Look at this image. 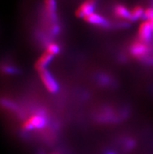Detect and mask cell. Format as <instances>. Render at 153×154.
<instances>
[{"label":"cell","mask_w":153,"mask_h":154,"mask_svg":"<svg viewBox=\"0 0 153 154\" xmlns=\"http://www.w3.org/2000/svg\"><path fill=\"white\" fill-rule=\"evenodd\" d=\"M145 10L142 6H137L130 11V19L131 20H137L141 17H144Z\"/></svg>","instance_id":"30bf717a"},{"label":"cell","mask_w":153,"mask_h":154,"mask_svg":"<svg viewBox=\"0 0 153 154\" xmlns=\"http://www.w3.org/2000/svg\"><path fill=\"white\" fill-rule=\"evenodd\" d=\"M87 23H91V24H94V25L101 26V27H106L109 25V23L105 19L102 15L96 14V13H92V14H89V15L86 16L83 18Z\"/></svg>","instance_id":"8992f818"},{"label":"cell","mask_w":153,"mask_h":154,"mask_svg":"<svg viewBox=\"0 0 153 154\" xmlns=\"http://www.w3.org/2000/svg\"><path fill=\"white\" fill-rule=\"evenodd\" d=\"M2 70H3L5 73H6V74H16V73H17V70L15 67H14V66H3Z\"/></svg>","instance_id":"4fadbf2b"},{"label":"cell","mask_w":153,"mask_h":154,"mask_svg":"<svg viewBox=\"0 0 153 154\" xmlns=\"http://www.w3.org/2000/svg\"><path fill=\"white\" fill-rule=\"evenodd\" d=\"M95 4H96L95 0H85L77 10L76 16L78 17L84 18L86 16L92 14L95 11Z\"/></svg>","instance_id":"277c9868"},{"label":"cell","mask_w":153,"mask_h":154,"mask_svg":"<svg viewBox=\"0 0 153 154\" xmlns=\"http://www.w3.org/2000/svg\"><path fill=\"white\" fill-rule=\"evenodd\" d=\"M144 18L147 20H151L153 19V8H147L145 10Z\"/></svg>","instance_id":"7c38bea8"},{"label":"cell","mask_w":153,"mask_h":154,"mask_svg":"<svg viewBox=\"0 0 153 154\" xmlns=\"http://www.w3.org/2000/svg\"><path fill=\"white\" fill-rule=\"evenodd\" d=\"M48 120L44 113H35L30 117L22 125V128L24 131H31L33 129H42L46 127Z\"/></svg>","instance_id":"6da1fadb"},{"label":"cell","mask_w":153,"mask_h":154,"mask_svg":"<svg viewBox=\"0 0 153 154\" xmlns=\"http://www.w3.org/2000/svg\"><path fill=\"white\" fill-rule=\"evenodd\" d=\"M114 13L118 17L124 19H130V11L126 6L123 5H117L114 8Z\"/></svg>","instance_id":"ba28073f"},{"label":"cell","mask_w":153,"mask_h":154,"mask_svg":"<svg viewBox=\"0 0 153 154\" xmlns=\"http://www.w3.org/2000/svg\"><path fill=\"white\" fill-rule=\"evenodd\" d=\"M153 34V28L149 20L142 22L139 27L138 36L141 41L144 42H148L151 40Z\"/></svg>","instance_id":"5b68a950"},{"label":"cell","mask_w":153,"mask_h":154,"mask_svg":"<svg viewBox=\"0 0 153 154\" xmlns=\"http://www.w3.org/2000/svg\"><path fill=\"white\" fill-rule=\"evenodd\" d=\"M40 78L44 84L46 89L51 93H56L59 91L60 86H59L58 82L52 76V74L49 72L47 69H44L41 71H40Z\"/></svg>","instance_id":"7a4b0ae2"},{"label":"cell","mask_w":153,"mask_h":154,"mask_svg":"<svg viewBox=\"0 0 153 154\" xmlns=\"http://www.w3.org/2000/svg\"><path fill=\"white\" fill-rule=\"evenodd\" d=\"M130 52L133 57L136 58H144L149 52V48L145 42L142 41L135 42L130 45Z\"/></svg>","instance_id":"3957f363"},{"label":"cell","mask_w":153,"mask_h":154,"mask_svg":"<svg viewBox=\"0 0 153 154\" xmlns=\"http://www.w3.org/2000/svg\"><path fill=\"white\" fill-rule=\"evenodd\" d=\"M53 55L50 54L48 52H45V53H43L41 55V57L38 60L37 63H36V64H35V68L36 70L40 72L44 69H46V67L48 65H49V63L52 60V59H53Z\"/></svg>","instance_id":"52a82bcc"},{"label":"cell","mask_w":153,"mask_h":154,"mask_svg":"<svg viewBox=\"0 0 153 154\" xmlns=\"http://www.w3.org/2000/svg\"><path fill=\"white\" fill-rule=\"evenodd\" d=\"M46 49H47L46 52L49 53L50 54L53 55V56L58 54L60 51V46H59L56 43H54V42L49 43V45H47Z\"/></svg>","instance_id":"8fae6325"},{"label":"cell","mask_w":153,"mask_h":154,"mask_svg":"<svg viewBox=\"0 0 153 154\" xmlns=\"http://www.w3.org/2000/svg\"><path fill=\"white\" fill-rule=\"evenodd\" d=\"M45 10L49 14L50 18L52 20H56V0H45Z\"/></svg>","instance_id":"9c48e42d"}]
</instances>
